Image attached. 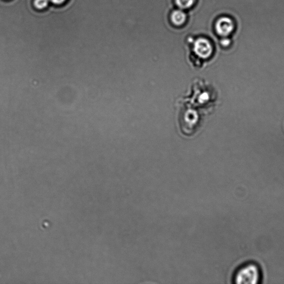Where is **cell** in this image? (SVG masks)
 <instances>
[{"label":"cell","instance_id":"cell-1","mask_svg":"<svg viewBox=\"0 0 284 284\" xmlns=\"http://www.w3.org/2000/svg\"><path fill=\"white\" fill-rule=\"evenodd\" d=\"M261 272L258 265L248 263L239 267L235 273L234 281L239 284H256L261 281Z\"/></svg>","mask_w":284,"mask_h":284},{"label":"cell","instance_id":"cell-2","mask_svg":"<svg viewBox=\"0 0 284 284\" xmlns=\"http://www.w3.org/2000/svg\"><path fill=\"white\" fill-rule=\"evenodd\" d=\"M215 28L216 34L220 36L229 37L234 33L235 24L232 18L223 16L216 21Z\"/></svg>","mask_w":284,"mask_h":284},{"label":"cell","instance_id":"cell-3","mask_svg":"<svg viewBox=\"0 0 284 284\" xmlns=\"http://www.w3.org/2000/svg\"><path fill=\"white\" fill-rule=\"evenodd\" d=\"M194 50L199 57L207 59L212 55L213 48L210 40L205 38H199L194 43Z\"/></svg>","mask_w":284,"mask_h":284},{"label":"cell","instance_id":"cell-4","mask_svg":"<svg viewBox=\"0 0 284 284\" xmlns=\"http://www.w3.org/2000/svg\"><path fill=\"white\" fill-rule=\"evenodd\" d=\"M171 19L173 25L181 26L185 23L186 15L181 10H176L172 13Z\"/></svg>","mask_w":284,"mask_h":284},{"label":"cell","instance_id":"cell-5","mask_svg":"<svg viewBox=\"0 0 284 284\" xmlns=\"http://www.w3.org/2000/svg\"><path fill=\"white\" fill-rule=\"evenodd\" d=\"M196 0H176L177 6L181 9L186 10L192 7Z\"/></svg>","mask_w":284,"mask_h":284},{"label":"cell","instance_id":"cell-6","mask_svg":"<svg viewBox=\"0 0 284 284\" xmlns=\"http://www.w3.org/2000/svg\"><path fill=\"white\" fill-rule=\"evenodd\" d=\"M48 1L49 0H35L34 4L36 7L42 9L48 5Z\"/></svg>","mask_w":284,"mask_h":284},{"label":"cell","instance_id":"cell-7","mask_svg":"<svg viewBox=\"0 0 284 284\" xmlns=\"http://www.w3.org/2000/svg\"><path fill=\"white\" fill-rule=\"evenodd\" d=\"M231 43H232V40H231L229 37H223L220 41L221 46L224 47H228L230 46Z\"/></svg>","mask_w":284,"mask_h":284},{"label":"cell","instance_id":"cell-8","mask_svg":"<svg viewBox=\"0 0 284 284\" xmlns=\"http://www.w3.org/2000/svg\"><path fill=\"white\" fill-rule=\"evenodd\" d=\"M50 1L55 4H61L64 3L66 0H50Z\"/></svg>","mask_w":284,"mask_h":284}]
</instances>
